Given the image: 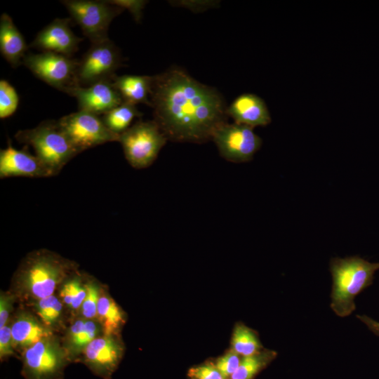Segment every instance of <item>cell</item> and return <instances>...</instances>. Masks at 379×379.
Wrapping results in <instances>:
<instances>
[{
    "instance_id": "obj_17",
    "label": "cell",
    "mask_w": 379,
    "mask_h": 379,
    "mask_svg": "<svg viewBox=\"0 0 379 379\" xmlns=\"http://www.w3.org/2000/svg\"><path fill=\"white\" fill-rule=\"evenodd\" d=\"M11 328L13 349L25 350L41 339L53 335V331L39 318L26 311L16 314Z\"/></svg>"
},
{
    "instance_id": "obj_26",
    "label": "cell",
    "mask_w": 379,
    "mask_h": 379,
    "mask_svg": "<svg viewBox=\"0 0 379 379\" xmlns=\"http://www.w3.org/2000/svg\"><path fill=\"white\" fill-rule=\"evenodd\" d=\"M33 307L42 323L53 331L62 321L63 303L54 295L34 301Z\"/></svg>"
},
{
    "instance_id": "obj_24",
    "label": "cell",
    "mask_w": 379,
    "mask_h": 379,
    "mask_svg": "<svg viewBox=\"0 0 379 379\" xmlns=\"http://www.w3.org/2000/svg\"><path fill=\"white\" fill-rule=\"evenodd\" d=\"M231 344V349L243 357L254 354L263 350L257 332L241 323L234 326Z\"/></svg>"
},
{
    "instance_id": "obj_33",
    "label": "cell",
    "mask_w": 379,
    "mask_h": 379,
    "mask_svg": "<svg viewBox=\"0 0 379 379\" xmlns=\"http://www.w3.org/2000/svg\"><path fill=\"white\" fill-rule=\"evenodd\" d=\"M17 297L12 293L1 292L0 295V328L6 325L13 303Z\"/></svg>"
},
{
    "instance_id": "obj_10",
    "label": "cell",
    "mask_w": 379,
    "mask_h": 379,
    "mask_svg": "<svg viewBox=\"0 0 379 379\" xmlns=\"http://www.w3.org/2000/svg\"><path fill=\"white\" fill-rule=\"evenodd\" d=\"M120 65L119 51L109 39L92 44L79 60L77 83L81 86H88L100 81H112Z\"/></svg>"
},
{
    "instance_id": "obj_2",
    "label": "cell",
    "mask_w": 379,
    "mask_h": 379,
    "mask_svg": "<svg viewBox=\"0 0 379 379\" xmlns=\"http://www.w3.org/2000/svg\"><path fill=\"white\" fill-rule=\"evenodd\" d=\"M76 270V262L55 252L46 249L32 251L24 258L14 274L12 293L32 302L48 297Z\"/></svg>"
},
{
    "instance_id": "obj_5",
    "label": "cell",
    "mask_w": 379,
    "mask_h": 379,
    "mask_svg": "<svg viewBox=\"0 0 379 379\" xmlns=\"http://www.w3.org/2000/svg\"><path fill=\"white\" fill-rule=\"evenodd\" d=\"M168 139L153 121H138L119 135L124 156L134 168L150 166Z\"/></svg>"
},
{
    "instance_id": "obj_19",
    "label": "cell",
    "mask_w": 379,
    "mask_h": 379,
    "mask_svg": "<svg viewBox=\"0 0 379 379\" xmlns=\"http://www.w3.org/2000/svg\"><path fill=\"white\" fill-rule=\"evenodd\" d=\"M102 332L98 321L80 317L67 331L63 346L70 359L81 354L84 350Z\"/></svg>"
},
{
    "instance_id": "obj_6",
    "label": "cell",
    "mask_w": 379,
    "mask_h": 379,
    "mask_svg": "<svg viewBox=\"0 0 379 379\" xmlns=\"http://www.w3.org/2000/svg\"><path fill=\"white\" fill-rule=\"evenodd\" d=\"M70 357L53 335L23 350L22 373L25 379H60Z\"/></svg>"
},
{
    "instance_id": "obj_16",
    "label": "cell",
    "mask_w": 379,
    "mask_h": 379,
    "mask_svg": "<svg viewBox=\"0 0 379 379\" xmlns=\"http://www.w3.org/2000/svg\"><path fill=\"white\" fill-rule=\"evenodd\" d=\"M228 117L235 123L254 128L270 124V113L264 100L253 93H244L238 96L227 107Z\"/></svg>"
},
{
    "instance_id": "obj_21",
    "label": "cell",
    "mask_w": 379,
    "mask_h": 379,
    "mask_svg": "<svg viewBox=\"0 0 379 379\" xmlns=\"http://www.w3.org/2000/svg\"><path fill=\"white\" fill-rule=\"evenodd\" d=\"M97 319L105 335H118L125 322L121 308L108 294L102 291L98 301Z\"/></svg>"
},
{
    "instance_id": "obj_29",
    "label": "cell",
    "mask_w": 379,
    "mask_h": 379,
    "mask_svg": "<svg viewBox=\"0 0 379 379\" xmlns=\"http://www.w3.org/2000/svg\"><path fill=\"white\" fill-rule=\"evenodd\" d=\"M241 359L239 354L230 349L225 354L218 358L214 364L225 379H227L229 377L231 378L237 371Z\"/></svg>"
},
{
    "instance_id": "obj_23",
    "label": "cell",
    "mask_w": 379,
    "mask_h": 379,
    "mask_svg": "<svg viewBox=\"0 0 379 379\" xmlns=\"http://www.w3.org/2000/svg\"><path fill=\"white\" fill-rule=\"evenodd\" d=\"M141 116L142 113L139 112L136 105L123 102L104 114L102 119L111 131L120 135L131 126V124L135 118Z\"/></svg>"
},
{
    "instance_id": "obj_15",
    "label": "cell",
    "mask_w": 379,
    "mask_h": 379,
    "mask_svg": "<svg viewBox=\"0 0 379 379\" xmlns=\"http://www.w3.org/2000/svg\"><path fill=\"white\" fill-rule=\"evenodd\" d=\"M69 18H56L44 27L30 46L47 52L71 57L83 39L75 35L69 26Z\"/></svg>"
},
{
    "instance_id": "obj_1",
    "label": "cell",
    "mask_w": 379,
    "mask_h": 379,
    "mask_svg": "<svg viewBox=\"0 0 379 379\" xmlns=\"http://www.w3.org/2000/svg\"><path fill=\"white\" fill-rule=\"evenodd\" d=\"M150 102L154 121L170 141L204 143L227 122L222 95L178 68L153 76Z\"/></svg>"
},
{
    "instance_id": "obj_31",
    "label": "cell",
    "mask_w": 379,
    "mask_h": 379,
    "mask_svg": "<svg viewBox=\"0 0 379 379\" xmlns=\"http://www.w3.org/2000/svg\"><path fill=\"white\" fill-rule=\"evenodd\" d=\"M107 1L124 10L127 9L138 22L140 21L142 16V11L148 2L143 0H110Z\"/></svg>"
},
{
    "instance_id": "obj_11",
    "label": "cell",
    "mask_w": 379,
    "mask_h": 379,
    "mask_svg": "<svg viewBox=\"0 0 379 379\" xmlns=\"http://www.w3.org/2000/svg\"><path fill=\"white\" fill-rule=\"evenodd\" d=\"M212 140L220 156L233 163L248 162L262 145V139L246 125L228 122L218 127Z\"/></svg>"
},
{
    "instance_id": "obj_3",
    "label": "cell",
    "mask_w": 379,
    "mask_h": 379,
    "mask_svg": "<svg viewBox=\"0 0 379 379\" xmlns=\"http://www.w3.org/2000/svg\"><path fill=\"white\" fill-rule=\"evenodd\" d=\"M378 270L379 262H370L359 256L331 259V307L336 315L347 317L355 310V297L372 284Z\"/></svg>"
},
{
    "instance_id": "obj_18",
    "label": "cell",
    "mask_w": 379,
    "mask_h": 379,
    "mask_svg": "<svg viewBox=\"0 0 379 379\" xmlns=\"http://www.w3.org/2000/svg\"><path fill=\"white\" fill-rule=\"evenodd\" d=\"M27 46L24 36L6 13L0 18V51L2 56L13 67L22 64Z\"/></svg>"
},
{
    "instance_id": "obj_7",
    "label": "cell",
    "mask_w": 379,
    "mask_h": 379,
    "mask_svg": "<svg viewBox=\"0 0 379 379\" xmlns=\"http://www.w3.org/2000/svg\"><path fill=\"white\" fill-rule=\"evenodd\" d=\"M72 18L80 26L92 44L109 39L107 32L112 20L124 9L107 1H61Z\"/></svg>"
},
{
    "instance_id": "obj_22",
    "label": "cell",
    "mask_w": 379,
    "mask_h": 379,
    "mask_svg": "<svg viewBox=\"0 0 379 379\" xmlns=\"http://www.w3.org/2000/svg\"><path fill=\"white\" fill-rule=\"evenodd\" d=\"M87 276L76 270L60 286L59 296L63 304L72 310H80L87 293Z\"/></svg>"
},
{
    "instance_id": "obj_25",
    "label": "cell",
    "mask_w": 379,
    "mask_h": 379,
    "mask_svg": "<svg viewBox=\"0 0 379 379\" xmlns=\"http://www.w3.org/2000/svg\"><path fill=\"white\" fill-rule=\"evenodd\" d=\"M277 353L270 350H262L254 354L243 357L239 366L231 379H253L275 359Z\"/></svg>"
},
{
    "instance_id": "obj_12",
    "label": "cell",
    "mask_w": 379,
    "mask_h": 379,
    "mask_svg": "<svg viewBox=\"0 0 379 379\" xmlns=\"http://www.w3.org/2000/svg\"><path fill=\"white\" fill-rule=\"evenodd\" d=\"M124 353V345L118 335H99L82 352L84 363L102 378L115 371Z\"/></svg>"
},
{
    "instance_id": "obj_32",
    "label": "cell",
    "mask_w": 379,
    "mask_h": 379,
    "mask_svg": "<svg viewBox=\"0 0 379 379\" xmlns=\"http://www.w3.org/2000/svg\"><path fill=\"white\" fill-rule=\"evenodd\" d=\"M171 5L183 7L194 13H201L211 8L217 7L220 1L211 0L173 1Z\"/></svg>"
},
{
    "instance_id": "obj_20",
    "label": "cell",
    "mask_w": 379,
    "mask_h": 379,
    "mask_svg": "<svg viewBox=\"0 0 379 379\" xmlns=\"http://www.w3.org/2000/svg\"><path fill=\"white\" fill-rule=\"evenodd\" d=\"M153 76L122 75L112 79L114 86L120 93L124 102L136 105L143 103L151 107L150 93Z\"/></svg>"
},
{
    "instance_id": "obj_35",
    "label": "cell",
    "mask_w": 379,
    "mask_h": 379,
    "mask_svg": "<svg viewBox=\"0 0 379 379\" xmlns=\"http://www.w3.org/2000/svg\"><path fill=\"white\" fill-rule=\"evenodd\" d=\"M357 317L364 323L371 331L379 336V321H377L366 315H357Z\"/></svg>"
},
{
    "instance_id": "obj_4",
    "label": "cell",
    "mask_w": 379,
    "mask_h": 379,
    "mask_svg": "<svg viewBox=\"0 0 379 379\" xmlns=\"http://www.w3.org/2000/svg\"><path fill=\"white\" fill-rule=\"evenodd\" d=\"M15 140L30 145L38 157L52 171L58 174L63 167L79 154L58 121H41L33 128L20 130Z\"/></svg>"
},
{
    "instance_id": "obj_28",
    "label": "cell",
    "mask_w": 379,
    "mask_h": 379,
    "mask_svg": "<svg viewBox=\"0 0 379 379\" xmlns=\"http://www.w3.org/2000/svg\"><path fill=\"white\" fill-rule=\"evenodd\" d=\"M19 96L15 88L6 80L0 81V118L11 116L17 109Z\"/></svg>"
},
{
    "instance_id": "obj_27",
    "label": "cell",
    "mask_w": 379,
    "mask_h": 379,
    "mask_svg": "<svg viewBox=\"0 0 379 379\" xmlns=\"http://www.w3.org/2000/svg\"><path fill=\"white\" fill-rule=\"evenodd\" d=\"M86 295L80 308L81 317L86 319H95L102 289L95 280L88 277L86 280Z\"/></svg>"
},
{
    "instance_id": "obj_9",
    "label": "cell",
    "mask_w": 379,
    "mask_h": 379,
    "mask_svg": "<svg viewBox=\"0 0 379 379\" xmlns=\"http://www.w3.org/2000/svg\"><path fill=\"white\" fill-rule=\"evenodd\" d=\"M58 124L77 150L81 152L109 142H119L98 115L79 110L62 117Z\"/></svg>"
},
{
    "instance_id": "obj_14",
    "label": "cell",
    "mask_w": 379,
    "mask_h": 379,
    "mask_svg": "<svg viewBox=\"0 0 379 379\" xmlns=\"http://www.w3.org/2000/svg\"><path fill=\"white\" fill-rule=\"evenodd\" d=\"M67 93L77 99L79 110L97 115L104 114L124 102L112 81H100L88 86H77Z\"/></svg>"
},
{
    "instance_id": "obj_8",
    "label": "cell",
    "mask_w": 379,
    "mask_h": 379,
    "mask_svg": "<svg viewBox=\"0 0 379 379\" xmlns=\"http://www.w3.org/2000/svg\"><path fill=\"white\" fill-rule=\"evenodd\" d=\"M22 64L37 78L65 93L77 86L79 60L62 54L44 51L25 55Z\"/></svg>"
},
{
    "instance_id": "obj_13",
    "label": "cell",
    "mask_w": 379,
    "mask_h": 379,
    "mask_svg": "<svg viewBox=\"0 0 379 379\" xmlns=\"http://www.w3.org/2000/svg\"><path fill=\"white\" fill-rule=\"evenodd\" d=\"M25 145L22 149L13 147L10 140L5 149L0 150V178L53 176L49 168L36 155L31 154Z\"/></svg>"
},
{
    "instance_id": "obj_30",
    "label": "cell",
    "mask_w": 379,
    "mask_h": 379,
    "mask_svg": "<svg viewBox=\"0 0 379 379\" xmlns=\"http://www.w3.org/2000/svg\"><path fill=\"white\" fill-rule=\"evenodd\" d=\"M190 379H225L214 364L206 363L191 368L188 371Z\"/></svg>"
},
{
    "instance_id": "obj_34",
    "label": "cell",
    "mask_w": 379,
    "mask_h": 379,
    "mask_svg": "<svg viewBox=\"0 0 379 379\" xmlns=\"http://www.w3.org/2000/svg\"><path fill=\"white\" fill-rule=\"evenodd\" d=\"M14 354L11 326L0 328V358L2 359Z\"/></svg>"
}]
</instances>
